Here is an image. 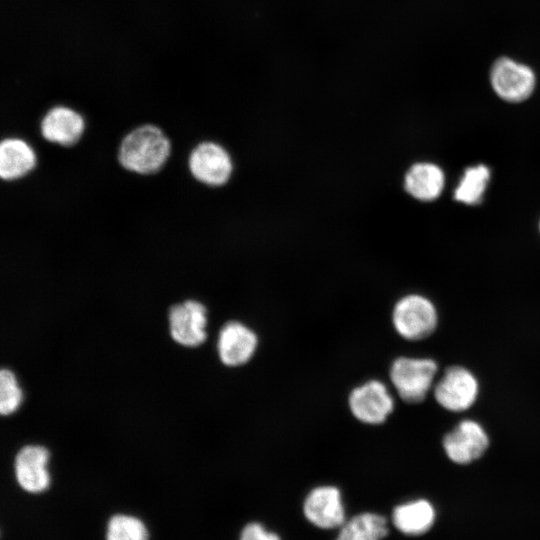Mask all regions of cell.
I'll use <instances>...</instances> for the list:
<instances>
[{"mask_svg": "<svg viewBox=\"0 0 540 540\" xmlns=\"http://www.w3.org/2000/svg\"><path fill=\"white\" fill-rule=\"evenodd\" d=\"M170 154V142L164 132L152 124L130 131L121 141L118 160L128 171L147 175L160 170Z\"/></svg>", "mask_w": 540, "mask_h": 540, "instance_id": "cell-1", "label": "cell"}, {"mask_svg": "<svg viewBox=\"0 0 540 540\" xmlns=\"http://www.w3.org/2000/svg\"><path fill=\"white\" fill-rule=\"evenodd\" d=\"M489 180L490 169L486 165L477 164L466 168L454 190V199L466 205L479 204Z\"/></svg>", "mask_w": 540, "mask_h": 540, "instance_id": "cell-18", "label": "cell"}, {"mask_svg": "<svg viewBox=\"0 0 540 540\" xmlns=\"http://www.w3.org/2000/svg\"><path fill=\"white\" fill-rule=\"evenodd\" d=\"M256 332L241 321L231 320L223 325L217 340L220 361L228 367L248 363L258 347Z\"/></svg>", "mask_w": 540, "mask_h": 540, "instance_id": "cell-10", "label": "cell"}, {"mask_svg": "<svg viewBox=\"0 0 540 540\" xmlns=\"http://www.w3.org/2000/svg\"><path fill=\"white\" fill-rule=\"evenodd\" d=\"M188 168L197 181L208 186H221L231 177L233 164L229 153L221 145L206 141L190 152Z\"/></svg>", "mask_w": 540, "mask_h": 540, "instance_id": "cell-7", "label": "cell"}, {"mask_svg": "<svg viewBox=\"0 0 540 540\" xmlns=\"http://www.w3.org/2000/svg\"><path fill=\"white\" fill-rule=\"evenodd\" d=\"M437 369L433 359L401 356L392 362L389 376L399 397L415 404L426 398Z\"/></svg>", "mask_w": 540, "mask_h": 540, "instance_id": "cell-2", "label": "cell"}, {"mask_svg": "<svg viewBox=\"0 0 540 540\" xmlns=\"http://www.w3.org/2000/svg\"><path fill=\"white\" fill-rule=\"evenodd\" d=\"M23 394L15 375L9 369L0 372V412L2 415L14 413L22 402Z\"/></svg>", "mask_w": 540, "mask_h": 540, "instance_id": "cell-20", "label": "cell"}, {"mask_svg": "<svg viewBox=\"0 0 540 540\" xmlns=\"http://www.w3.org/2000/svg\"><path fill=\"white\" fill-rule=\"evenodd\" d=\"M437 322V310L425 296L405 295L393 307V327L406 340L417 341L430 336L436 329Z\"/></svg>", "mask_w": 540, "mask_h": 540, "instance_id": "cell-3", "label": "cell"}, {"mask_svg": "<svg viewBox=\"0 0 540 540\" xmlns=\"http://www.w3.org/2000/svg\"><path fill=\"white\" fill-rule=\"evenodd\" d=\"M303 510L305 517L319 528L333 529L344 524L341 492L335 486L312 489L305 498Z\"/></svg>", "mask_w": 540, "mask_h": 540, "instance_id": "cell-12", "label": "cell"}, {"mask_svg": "<svg viewBox=\"0 0 540 540\" xmlns=\"http://www.w3.org/2000/svg\"><path fill=\"white\" fill-rule=\"evenodd\" d=\"M489 446L484 428L476 421L459 422L443 438V448L448 458L457 464H468L480 458Z\"/></svg>", "mask_w": 540, "mask_h": 540, "instance_id": "cell-9", "label": "cell"}, {"mask_svg": "<svg viewBox=\"0 0 540 540\" xmlns=\"http://www.w3.org/2000/svg\"><path fill=\"white\" fill-rule=\"evenodd\" d=\"M84 129L83 117L77 111L63 105L49 109L40 123L42 137L48 142L62 146L77 143Z\"/></svg>", "mask_w": 540, "mask_h": 540, "instance_id": "cell-13", "label": "cell"}, {"mask_svg": "<svg viewBox=\"0 0 540 540\" xmlns=\"http://www.w3.org/2000/svg\"><path fill=\"white\" fill-rule=\"evenodd\" d=\"M36 164L32 147L23 139L8 137L0 144V177L13 181L28 174Z\"/></svg>", "mask_w": 540, "mask_h": 540, "instance_id": "cell-15", "label": "cell"}, {"mask_svg": "<svg viewBox=\"0 0 540 540\" xmlns=\"http://www.w3.org/2000/svg\"><path fill=\"white\" fill-rule=\"evenodd\" d=\"M445 186V174L441 167L431 162H417L405 174L406 192L419 201H434L440 197Z\"/></svg>", "mask_w": 540, "mask_h": 540, "instance_id": "cell-14", "label": "cell"}, {"mask_svg": "<svg viewBox=\"0 0 540 540\" xmlns=\"http://www.w3.org/2000/svg\"><path fill=\"white\" fill-rule=\"evenodd\" d=\"M240 540H281L273 532H268L261 524L252 522L247 524L240 535Z\"/></svg>", "mask_w": 540, "mask_h": 540, "instance_id": "cell-21", "label": "cell"}, {"mask_svg": "<svg viewBox=\"0 0 540 540\" xmlns=\"http://www.w3.org/2000/svg\"><path fill=\"white\" fill-rule=\"evenodd\" d=\"M489 78L497 96L508 103L527 100L536 87L534 71L507 56H501L493 62Z\"/></svg>", "mask_w": 540, "mask_h": 540, "instance_id": "cell-4", "label": "cell"}, {"mask_svg": "<svg viewBox=\"0 0 540 540\" xmlns=\"http://www.w3.org/2000/svg\"><path fill=\"white\" fill-rule=\"evenodd\" d=\"M148 530L137 517L128 514L111 516L106 525V540H148Z\"/></svg>", "mask_w": 540, "mask_h": 540, "instance_id": "cell-19", "label": "cell"}, {"mask_svg": "<svg viewBox=\"0 0 540 540\" xmlns=\"http://www.w3.org/2000/svg\"><path fill=\"white\" fill-rule=\"evenodd\" d=\"M48 460V450L40 445H26L18 451L14 471L16 481L24 491L36 494L49 487Z\"/></svg>", "mask_w": 540, "mask_h": 540, "instance_id": "cell-11", "label": "cell"}, {"mask_svg": "<svg viewBox=\"0 0 540 540\" xmlns=\"http://www.w3.org/2000/svg\"><path fill=\"white\" fill-rule=\"evenodd\" d=\"M478 392L476 377L461 366L447 368L434 388L437 403L452 412L470 408L476 401Z\"/></svg>", "mask_w": 540, "mask_h": 540, "instance_id": "cell-6", "label": "cell"}, {"mask_svg": "<svg viewBox=\"0 0 540 540\" xmlns=\"http://www.w3.org/2000/svg\"><path fill=\"white\" fill-rule=\"evenodd\" d=\"M435 510L430 502L418 499L397 506L392 514L395 527L406 535H421L434 523Z\"/></svg>", "mask_w": 540, "mask_h": 540, "instance_id": "cell-16", "label": "cell"}, {"mask_svg": "<svg viewBox=\"0 0 540 540\" xmlns=\"http://www.w3.org/2000/svg\"><path fill=\"white\" fill-rule=\"evenodd\" d=\"M207 309L199 301L186 300L169 310L171 337L180 345L196 347L207 337Z\"/></svg>", "mask_w": 540, "mask_h": 540, "instance_id": "cell-8", "label": "cell"}, {"mask_svg": "<svg viewBox=\"0 0 540 540\" xmlns=\"http://www.w3.org/2000/svg\"><path fill=\"white\" fill-rule=\"evenodd\" d=\"M388 532L385 517L365 512L344 523L335 540H381L387 536Z\"/></svg>", "mask_w": 540, "mask_h": 540, "instance_id": "cell-17", "label": "cell"}, {"mask_svg": "<svg viewBox=\"0 0 540 540\" xmlns=\"http://www.w3.org/2000/svg\"><path fill=\"white\" fill-rule=\"evenodd\" d=\"M348 407L353 417L359 422L380 425L393 412L394 399L382 381L371 379L350 391Z\"/></svg>", "mask_w": 540, "mask_h": 540, "instance_id": "cell-5", "label": "cell"}, {"mask_svg": "<svg viewBox=\"0 0 540 540\" xmlns=\"http://www.w3.org/2000/svg\"><path fill=\"white\" fill-rule=\"evenodd\" d=\"M539 230H540V222H539Z\"/></svg>", "mask_w": 540, "mask_h": 540, "instance_id": "cell-22", "label": "cell"}]
</instances>
